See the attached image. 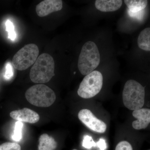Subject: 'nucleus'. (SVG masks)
Returning <instances> with one entry per match:
<instances>
[{"label":"nucleus","mask_w":150,"mask_h":150,"mask_svg":"<svg viewBox=\"0 0 150 150\" xmlns=\"http://www.w3.org/2000/svg\"><path fill=\"white\" fill-rule=\"evenodd\" d=\"M6 30L8 32V38L12 40H15L16 37L13 23L10 21H7L6 23Z\"/></svg>","instance_id":"nucleus-17"},{"label":"nucleus","mask_w":150,"mask_h":150,"mask_svg":"<svg viewBox=\"0 0 150 150\" xmlns=\"http://www.w3.org/2000/svg\"><path fill=\"white\" fill-rule=\"evenodd\" d=\"M62 8L63 1L61 0H45L36 6L35 10L38 16L43 17Z\"/></svg>","instance_id":"nucleus-8"},{"label":"nucleus","mask_w":150,"mask_h":150,"mask_svg":"<svg viewBox=\"0 0 150 150\" xmlns=\"http://www.w3.org/2000/svg\"><path fill=\"white\" fill-rule=\"evenodd\" d=\"M0 150H21V147L15 142H6L0 145Z\"/></svg>","instance_id":"nucleus-16"},{"label":"nucleus","mask_w":150,"mask_h":150,"mask_svg":"<svg viewBox=\"0 0 150 150\" xmlns=\"http://www.w3.org/2000/svg\"><path fill=\"white\" fill-rule=\"evenodd\" d=\"M72 150H76V149H73Z\"/></svg>","instance_id":"nucleus-22"},{"label":"nucleus","mask_w":150,"mask_h":150,"mask_svg":"<svg viewBox=\"0 0 150 150\" xmlns=\"http://www.w3.org/2000/svg\"><path fill=\"white\" fill-rule=\"evenodd\" d=\"M123 1L121 0H96L95 5L97 9L104 12L115 11L121 7Z\"/></svg>","instance_id":"nucleus-11"},{"label":"nucleus","mask_w":150,"mask_h":150,"mask_svg":"<svg viewBox=\"0 0 150 150\" xmlns=\"http://www.w3.org/2000/svg\"><path fill=\"white\" fill-rule=\"evenodd\" d=\"M10 115L17 121L30 123H37L40 119L38 113L28 108L13 110L10 112Z\"/></svg>","instance_id":"nucleus-9"},{"label":"nucleus","mask_w":150,"mask_h":150,"mask_svg":"<svg viewBox=\"0 0 150 150\" xmlns=\"http://www.w3.org/2000/svg\"><path fill=\"white\" fill-rule=\"evenodd\" d=\"M83 146L86 149H90L92 147L96 146V144L94 142L91 137L86 135L83 137Z\"/></svg>","instance_id":"nucleus-18"},{"label":"nucleus","mask_w":150,"mask_h":150,"mask_svg":"<svg viewBox=\"0 0 150 150\" xmlns=\"http://www.w3.org/2000/svg\"><path fill=\"white\" fill-rule=\"evenodd\" d=\"M57 146L54 138L47 134H42L39 138L38 150H54Z\"/></svg>","instance_id":"nucleus-12"},{"label":"nucleus","mask_w":150,"mask_h":150,"mask_svg":"<svg viewBox=\"0 0 150 150\" xmlns=\"http://www.w3.org/2000/svg\"><path fill=\"white\" fill-rule=\"evenodd\" d=\"M55 63L53 57L43 53L38 58L30 72V78L35 83H43L51 80L54 75Z\"/></svg>","instance_id":"nucleus-1"},{"label":"nucleus","mask_w":150,"mask_h":150,"mask_svg":"<svg viewBox=\"0 0 150 150\" xmlns=\"http://www.w3.org/2000/svg\"><path fill=\"white\" fill-rule=\"evenodd\" d=\"M115 150H133L131 144L127 141L119 142L116 146Z\"/></svg>","instance_id":"nucleus-19"},{"label":"nucleus","mask_w":150,"mask_h":150,"mask_svg":"<svg viewBox=\"0 0 150 150\" xmlns=\"http://www.w3.org/2000/svg\"><path fill=\"white\" fill-rule=\"evenodd\" d=\"M137 43L142 50L150 51V28H145L140 33Z\"/></svg>","instance_id":"nucleus-13"},{"label":"nucleus","mask_w":150,"mask_h":150,"mask_svg":"<svg viewBox=\"0 0 150 150\" xmlns=\"http://www.w3.org/2000/svg\"><path fill=\"white\" fill-rule=\"evenodd\" d=\"M100 55L95 43L91 41L86 42L82 48L79 56L78 67L83 75H88L98 67Z\"/></svg>","instance_id":"nucleus-2"},{"label":"nucleus","mask_w":150,"mask_h":150,"mask_svg":"<svg viewBox=\"0 0 150 150\" xmlns=\"http://www.w3.org/2000/svg\"><path fill=\"white\" fill-rule=\"evenodd\" d=\"M129 12L137 13L146 8L148 4V1L145 0H125L124 1Z\"/></svg>","instance_id":"nucleus-14"},{"label":"nucleus","mask_w":150,"mask_h":150,"mask_svg":"<svg viewBox=\"0 0 150 150\" xmlns=\"http://www.w3.org/2000/svg\"><path fill=\"white\" fill-rule=\"evenodd\" d=\"M97 146L100 150H105L106 149V144L105 141L103 139H100L99 141L96 143Z\"/></svg>","instance_id":"nucleus-21"},{"label":"nucleus","mask_w":150,"mask_h":150,"mask_svg":"<svg viewBox=\"0 0 150 150\" xmlns=\"http://www.w3.org/2000/svg\"><path fill=\"white\" fill-rule=\"evenodd\" d=\"M13 71L12 66L10 62L7 63L6 66V71L5 73V79L6 80H10L13 76Z\"/></svg>","instance_id":"nucleus-20"},{"label":"nucleus","mask_w":150,"mask_h":150,"mask_svg":"<svg viewBox=\"0 0 150 150\" xmlns=\"http://www.w3.org/2000/svg\"><path fill=\"white\" fill-rule=\"evenodd\" d=\"M133 115L137 120L132 123V126L137 130L145 129L150 123V109L141 108L134 110Z\"/></svg>","instance_id":"nucleus-10"},{"label":"nucleus","mask_w":150,"mask_h":150,"mask_svg":"<svg viewBox=\"0 0 150 150\" xmlns=\"http://www.w3.org/2000/svg\"><path fill=\"white\" fill-rule=\"evenodd\" d=\"M25 96L30 104L40 107H49L56 99V94L53 90L44 84L30 87L25 92Z\"/></svg>","instance_id":"nucleus-4"},{"label":"nucleus","mask_w":150,"mask_h":150,"mask_svg":"<svg viewBox=\"0 0 150 150\" xmlns=\"http://www.w3.org/2000/svg\"><path fill=\"white\" fill-rule=\"evenodd\" d=\"M39 52L38 47L35 44L31 43L25 45L14 56L13 66L19 71L27 69L36 62Z\"/></svg>","instance_id":"nucleus-6"},{"label":"nucleus","mask_w":150,"mask_h":150,"mask_svg":"<svg viewBox=\"0 0 150 150\" xmlns=\"http://www.w3.org/2000/svg\"><path fill=\"white\" fill-rule=\"evenodd\" d=\"M123 100L124 105L129 110L141 109L144 104V88L134 80L127 81L123 88Z\"/></svg>","instance_id":"nucleus-3"},{"label":"nucleus","mask_w":150,"mask_h":150,"mask_svg":"<svg viewBox=\"0 0 150 150\" xmlns=\"http://www.w3.org/2000/svg\"><path fill=\"white\" fill-rule=\"evenodd\" d=\"M79 119L88 129L98 133H104L107 126L103 121L97 118L90 110L83 109L78 114Z\"/></svg>","instance_id":"nucleus-7"},{"label":"nucleus","mask_w":150,"mask_h":150,"mask_svg":"<svg viewBox=\"0 0 150 150\" xmlns=\"http://www.w3.org/2000/svg\"><path fill=\"white\" fill-rule=\"evenodd\" d=\"M23 126V123L21 121H18L16 123L13 134L12 137V139L13 141L18 142L21 140L22 138V131Z\"/></svg>","instance_id":"nucleus-15"},{"label":"nucleus","mask_w":150,"mask_h":150,"mask_svg":"<svg viewBox=\"0 0 150 150\" xmlns=\"http://www.w3.org/2000/svg\"><path fill=\"white\" fill-rule=\"evenodd\" d=\"M103 83L101 73L94 71L86 76L80 83L78 94L82 98H91L98 94L101 90Z\"/></svg>","instance_id":"nucleus-5"}]
</instances>
